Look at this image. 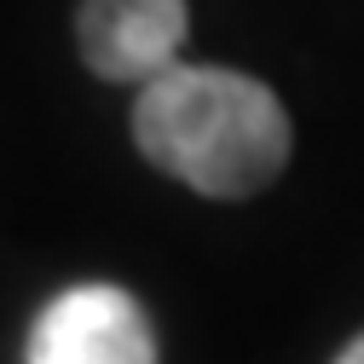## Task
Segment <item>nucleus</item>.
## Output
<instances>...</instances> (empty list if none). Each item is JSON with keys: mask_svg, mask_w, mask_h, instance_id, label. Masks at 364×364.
<instances>
[{"mask_svg": "<svg viewBox=\"0 0 364 364\" xmlns=\"http://www.w3.org/2000/svg\"><path fill=\"white\" fill-rule=\"evenodd\" d=\"M139 151L203 197H255L289 162V116L243 70L168 64L133 105Z\"/></svg>", "mask_w": 364, "mask_h": 364, "instance_id": "1", "label": "nucleus"}, {"mask_svg": "<svg viewBox=\"0 0 364 364\" xmlns=\"http://www.w3.org/2000/svg\"><path fill=\"white\" fill-rule=\"evenodd\" d=\"M29 364H156L145 306L116 284H75L41 306Z\"/></svg>", "mask_w": 364, "mask_h": 364, "instance_id": "2", "label": "nucleus"}, {"mask_svg": "<svg viewBox=\"0 0 364 364\" xmlns=\"http://www.w3.org/2000/svg\"><path fill=\"white\" fill-rule=\"evenodd\" d=\"M186 0H81L75 41L93 75L145 87L168 64H179L186 47Z\"/></svg>", "mask_w": 364, "mask_h": 364, "instance_id": "3", "label": "nucleus"}, {"mask_svg": "<svg viewBox=\"0 0 364 364\" xmlns=\"http://www.w3.org/2000/svg\"><path fill=\"white\" fill-rule=\"evenodd\" d=\"M336 364H364V336H358V341H353V347H347V353H341Z\"/></svg>", "mask_w": 364, "mask_h": 364, "instance_id": "4", "label": "nucleus"}]
</instances>
